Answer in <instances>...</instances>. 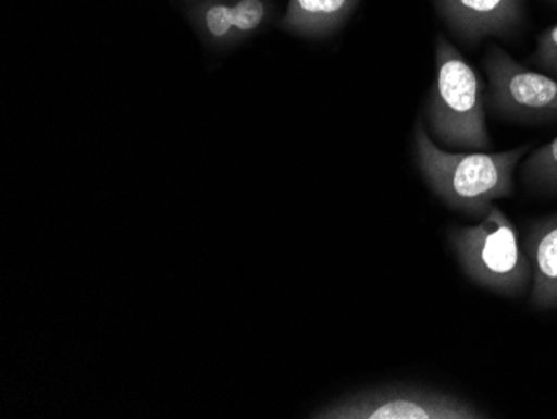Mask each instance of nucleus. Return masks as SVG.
<instances>
[{
    "mask_svg": "<svg viewBox=\"0 0 557 419\" xmlns=\"http://www.w3.org/2000/svg\"><path fill=\"white\" fill-rule=\"evenodd\" d=\"M312 418L327 419H484L487 412L456 394L419 384H387L350 394Z\"/></svg>",
    "mask_w": 557,
    "mask_h": 419,
    "instance_id": "20e7f679",
    "label": "nucleus"
},
{
    "mask_svg": "<svg viewBox=\"0 0 557 419\" xmlns=\"http://www.w3.org/2000/svg\"><path fill=\"white\" fill-rule=\"evenodd\" d=\"M425 130L446 147H491L484 83L446 36L436 39V76L425 102Z\"/></svg>",
    "mask_w": 557,
    "mask_h": 419,
    "instance_id": "f03ea898",
    "label": "nucleus"
},
{
    "mask_svg": "<svg viewBox=\"0 0 557 419\" xmlns=\"http://www.w3.org/2000/svg\"><path fill=\"white\" fill-rule=\"evenodd\" d=\"M525 189L536 194H557V136L546 146L531 152L521 165Z\"/></svg>",
    "mask_w": 557,
    "mask_h": 419,
    "instance_id": "9d476101",
    "label": "nucleus"
},
{
    "mask_svg": "<svg viewBox=\"0 0 557 419\" xmlns=\"http://www.w3.org/2000/svg\"><path fill=\"white\" fill-rule=\"evenodd\" d=\"M361 0H289L281 27L300 37H327L349 21Z\"/></svg>",
    "mask_w": 557,
    "mask_h": 419,
    "instance_id": "6e6552de",
    "label": "nucleus"
},
{
    "mask_svg": "<svg viewBox=\"0 0 557 419\" xmlns=\"http://www.w3.org/2000/svg\"><path fill=\"white\" fill-rule=\"evenodd\" d=\"M447 29L468 46L487 37L509 39L521 30L524 0H433Z\"/></svg>",
    "mask_w": 557,
    "mask_h": 419,
    "instance_id": "423d86ee",
    "label": "nucleus"
},
{
    "mask_svg": "<svg viewBox=\"0 0 557 419\" xmlns=\"http://www.w3.org/2000/svg\"><path fill=\"white\" fill-rule=\"evenodd\" d=\"M447 241L462 273L508 298H521L531 284V264L511 219L496 205L475 226H453Z\"/></svg>",
    "mask_w": 557,
    "mask_h": 419,
    "instance_id": "7ed1b4c3",
    "label": "nucleus"
},
{
    "mask_svg": "<svg viewBox=\"0 0 557 419\" xmlns=\"http://www.w3.org/2000/svg\"><path fill=\"white\" fill-rule=\"evenodd\" d=\"M271 15V0H233L234 44L255 36Z\"/></svg>",
    "mask_w": 557,
    "mask_h": 419,
    "instance_id": "9b49d317",
    "label": "nucleus"
},
{
    "mask_svg": "<svg viewBox=\"0 0 557 419\" xmlns=\"http://www.w3.org/2000/svg\"><path fill=\"white\" fill-rule=\"evenodd\" d=\"M193 17L200 36L214 46L234 44L233 2L205 0L193 9Z\"/></svg>",
    "mask_w": 557,
    "mask_h": 419,
    "instance_id": "1a4fd4ad",
    "label": "nucleus"
},
{
    "mask_svg": "<svg viewBox=\"0 0 557 419\" xmlns=\"http://www.w3.org/2000/svg\"><path fill=\"white\" fill-rule=\"evenodd\" d=\"M550 2H554V4H557V0H550Z\"/></svg>",
    "mask_w": 557,
    "mask_h": 419,
    "instance_id": "ddd939ff",
    "label": "nucleus"
},
{
    "mask_svg": "<svg viewBox=\"0 0 557 419\" xmlns=\"http://www.w3.org/2000/svg\"><path fill=\"white\" fill-rule=\"evenodd\" d=\"M529 149L524 144L503 152H450L434 143L424 122L414 130L416 164L429 189L447 208L479 221L497 199L512 196L516 168Z\"/></svg>",
    "mask_w": 557,
    "mask_h": 419,
    "instance_id": "f257e3e1",
    "label": "nucleus"
},
{
    "mask_svg": "<svg viewBox=\"0 0 557 419\" xmlns=\"http://www.w3.org/2000/svg\"><path fill=\"white\" fill-rule=\"evenodd\" d=\"M487 102L504 121L543 126L557 122V77L534 71L493 46L484 58Z\"/></svg>",
    "mask_w": 557,
    "mask_h": 419,
    "instance_id": "39448f33",
    "label": "nucleus"
},
{
    "mask_svg": "<svg viewBox=\"0 0 557 419\" xmlns=\"http://www.w3.org/2000/svg\"><path fill=\"white\" fill-rule=\"evenodd\" d=\"M531 62L544 74L557 77V24L537 36L536 51L531 56Z\"/></svg>",
    "mask_w": 557,
    "mask_h": 419,
    "instance_id": "f8f14e48",
    "label": "nucleus"
},
{
    "mask_svg": "<svg viewBox=\"0 0 557 419\" xmlns=\"http://www.w3.org/2000/svg\"><path fill=\"white\" fill-rule=\"evenodd\" d=\"M531 264V298L537 311L557 308V214L537 219L522 243Z\"/></svg>",
    "mask_w": 557,
    "mask_h": 419,
    "instance_id": "0eeeda50",
    "label": "nucleus"
}]
</instances>
